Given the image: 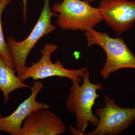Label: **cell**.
I'll return each instance as SVG.
<instances>
[{
    "mask_svg": "<svg viewBox=\"0 0 135 135\" xmlns=\"http://www.w3.org/2000/svg\"><path fill=\"white\" fill-rule=\"evenodd\" d=\"M107 24L118 35L130 29L135 22V1L102 0L98 7Z\"/></svg>",
    "mask_w": 135,
    "mask_h": 135,
    "instance_id": "52a82bcc",
    "label": "cell"
},
{
    "mask_svg": "<svg viewBox=\"0 0 135 135\" xmlns=\"http://www.w3.org/2000/svg\"><path fill=\"white\" fill-rule=\"evenodd\" d=\"M83 83L73 82L70 87V92L66 100V107L71 113L76 116V128L83 135L90 122L96 127L99 122V118L92 112V108L99 95L98 90L103 89V84L100 83L94 84L89 79V73L87 70L82 77Z\"/></svg>",
    "mask_w": 135,
    "mask_h": 135,
    "instance_id": "6da1fadb",
    "label": "cell"
},
{
    "mask_svg": "<svg viewBox=\"0 0 135 135\" xmlns=\"http://www.w3.org/2000/svg\"><path fill=\"white\" fill-rule=\"evenodd\" d=\"M87 46L98 45L103 49L106 60L100 74L104 80L111 74L124 68L135 69V56L122 38H112L105 33L97 31L94 29L85 32Z\"/></svg>",
    "mask_w": 135,
    "mask_h": 135,
    "instance_id": "7a4b0ae2",
    "label": "cell"
},
{
    "mask_svg": "<svg viewBox=\"0 0 135 135\" xmlns=\"http://www.w3.org/2000/svg\"><path fill=\"white\" fill-rule=\"evenodd\" d=\"M89 2H92L95 1H97V0H88Z\"/></svg>",
    "mask_w": 135,
    "mask_h": 135,
    "instance_id": "5bb4252c",
    "label": "cell"
},
{
    "mask_svg": "<svg viewBox=\"0 0 135 135\" xmlns=\"http://www.w3.org/2000/svg\"><path fill=\"white\" fill-rule=\"evenodd\" d=\"M1 1V0H0V1Z\"/></svg>",
    "mask_w": 135,
    "mask_h": 135,
    "instance_id": "2e32d148",
    "label": "cell"
},
{
    "mask_svg": "<svg viewBox=\"0 0 135 135\" xmlns=\"http://www.w3.org/2000/svg\"><path fill=\"white\" fill-rule=\"evenodd\" d=\"M57 15V13L51 10L50 0H44L43 8L38 19L26 38L19 42L12 36L8 38L7 43L11 51L18 77L22 75L26 68L27 59L35 44L43 36L55 30L56 27L52 24L51 20L53 17Z\"/></svg>",
    "mask_w": 135,
    "mask_h": 135,
    "instance_id": "277c9868",
    "label": "cell"
},
{
    "mask_svg": "<svg viewBox=\"0 0 135 135\" xmlns=\"http://www.w3.org/2000/svg\"><path fill=\"white\" fill-rule=\"evenodd\" d=\"M23 5V19L24 22H25L27 18V3L28 0H22Z\"/></svg>",
    "mask_w": 135,
    "mask_h": 135,
    "instance_id": "7c38bea8",
    "label": "cell"
},
{
    "mask_svg": "<svg viewBox=\"0 0 135 135\" xmlns=\"http://www.w3.org/2000/svg\"><path fill=\"white\" fill-rule=\"evenodd\" d=\"M62 119L49 109L33 111L27 117L20 135H60L65 133Z\"/></svg>",
    "mask_w": 135,
    "mask_h": 135,
    "instance_id": "9c48e42d",
    "label": "cell"
},
{
    "mask_svg": "<svg viewBox=\"0 0 135 135\" xmlns=\"http://www.w3.org/2000/svg\"><path fill=\"white\" fill-rule=\"evenodd\" d=\"M88 0H64L52 7L57 13V24L64 30L86 32L101 23L103 17L98 8L90 5Z\"/></svg>",
    "mask_w": 135,
    "mask_h": 135,
    "instance_id": "3957f363",
    "label": "cell"
},
{
    "mask_svg": "<svg viewBox=\"0 0 135 135\" xmlns=\"http://www.w3.org/2000/svg\"><path fill=\"white\" fill-rule=\"evenodd\" d=\"M16 70L9 67L0 56V90L4 96V104L9 99V95L14 90L23 88L30 89L16 75Z\"/></svg>",
    "mask_w": 135,
    "mask_h": 135,
    "instance_id": "30bf717a",
    "label": "cell"
},
{
    "mask_svg": "<svg viewBox=\"0 0 135 135\" xmlns=\"http://www.w3.org/2000/svg\"><path fill=\"white\" fill-rule=\"evenodd\" d=\"M2 117L3 116L2 114H1L0 113V118H2Z\"/></svg>",
    "mask_w": 135,
    "mask_h": 135,
    "instance_id": "9a60e30c",
    "label": "cell"
},
{
    "mask_svg": "<svg viewBox=\"0 0 135 135\" xmlns=\"http://www.w3.org/2000/svg\"><path fill=\"white\" fill-rule=\"evenodd\" d=\"M11 2V0H1L0 1V56L8 66L15 69V63L11 51L7 42H6L4 39L1 22L3 12Z\"/></svg>",
    "mask_w": 135,
    "mask_h": 135,
    "instance_id": "8fae6325",
    "label": "cell"
},
{
    "mask_svg": "<svg viewBox=\"0 0 135 135\" xmlns=\"http://www.w3.org/2000/svg\"><path fill=\"white\" fill-rule=\"evenodd\" d=\"M58 49V46L52 43L46 44L40 51L41 58L36 63H32L31 65L27 66L23 73L18 77L22 82L29 78L35 80L52 77L69 78L73 82H82V77L87 67L77 70H68L59 61L53 63L51 59V55Z\"/></svg>",
    "mask_w": 135,
    "mask_h": 135,
    "instance_id": "5b68a950",
    "label": "cell"
},
{
    "mask_svg": "<svg viewBox=\"0 0 135 135\" xmlns=\"http://www.w3.org/2000/svg\"><path fill=\"white\" fill-rule=\"evenodd\" d=\"M105 105L98 108L95 115L99 121L96 128L86 135H118L127 128L135 120V108L120 107L114 99L104 95Z\"/></svg>",
    "mask_w": 135,
    "mask_h": 135,
    "instance_id": "8992f818",
    "label": "cell"
},
{
    "mask_svg": "<svg viewBox=\"0 0 135 135\" xmlns=\"http://www.w3.org/2000/svg\"><path fill=\"white\" fill-rule=\"evenodd\" d=\"M68 130L71 134L74 135H83L81 132L79 131L77 128H74L72 126H70L68 127Z\"/></svg>",
    "mask_w": 135,
    "mask_h": 135,
    "instance_id": "4fadbf2b",
    "label": "cell"
},
{
    "mask_svg": "<svg viewBox=\"0 0 135 135\" xmlns=\"http://www.w3.org/2000/svg\"><path fill=\"white\" fill-rule=\"evenodd\" d=\"M44 88L41 81H36L30 88L31 95L19 105L16 110L9 116L0 118V131L12 135H20L24 121L33 111L40 109H49L48 104L36 101L37 95Z\"/></svg>",
    "mask_w": 135,
    "mask_h": 135,
    "instance_id": "ba28073f",
    "label": "cell"
}]
</instances>
